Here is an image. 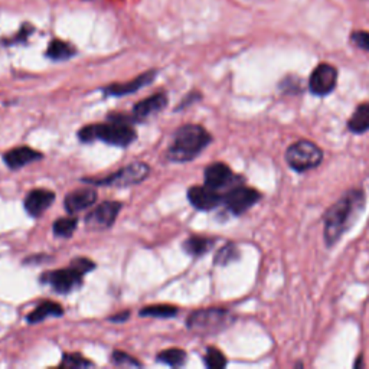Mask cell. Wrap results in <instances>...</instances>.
Instances as JSON below:
<instances>
[{
    "mask_svg": "<svg viewBox=\"0 0 369 369\" xmlns=\"http://www.w3.org/2000/svg\"><path fill=\"white\" fill-rule=\"evenodd\" d=\"M365 206V193L361 189L349 190L325 213V240L334 245L358 220Z\"/></svg>",
    "mask_w": 369,
    "mask_h": 369,
    "instance_id": "6da1fadb",
    "label": "cell"
},
{
    "mask_svg": "<svg viewBox=\"0 0 369 369\" xmlns=\"http://www.w3.org/2000/svg\"><path fill=\"white\" fill-rule=\"evenodd\" d=\"M211 142V134L202 126L186 124L174 134V140L167 149V159L177 163L190 162L199 156Z\"/></svg>",
    "mask_w": 369,
    "mask_h": 369,
    "instance_id": "7a4b0ae2",
    "label": "cell"
},
{
    "mask_svg": "<svg viewBox=\"0 0 369 369\" xmlns=\"http://www.w3.org/2000/svg\"><path fill=\"white\" fill-rule=\"evenodd\" d=\"M108 122L110 123L107 124H91L83 127L79 133L81 142L90 143L94 140H103L113 146L126 147L138 138L136 130L130 126V123L111 119H108Z\"/></svg>",
    "mask_w": 369,
    "mask_h": 369,
    "instance_id": "3957f363",
    "label": "cell"
},
{
    "mask_svg": "<svg viewBox=\"0 0 369 369\" xmlns=\"http://www.w3.org/2000/svg\"><path fill=\"white\" fill-rule=\"evenodd\" d=\"M232 322V315L225 309H204L188 318V329L201 336L217 335Z\"/></svg>",
    "mask_w": 369,
    "mask_h": 369,
    "instance_id": "277c9868",
    "label": "cell"
},
{
    "mask_svg": "<svg viewBox=\"0 0 369 369\" xmlns=\"http://www.w3.org/2000/svg\"><path fill=\"white\" fill-rule=\"evenodd\" d=\"M288 166L296 172H306L318 167L323 161V151L319 146L309 140H299L286 151Z\"/></svg>",
    "mask_w": 369,
    "mask_h": 369,
    "instance_id": "5b68a950",
    "label": "cell"
},
{
    "mask_svg": "<svg viewBox=\"0 0 369 369\" xmlns=\"http://www.w3.org/2000/svg\"><path fill=\"white\" fill-rule=\"evenodd\" d=\"M149 166L142 162H136L131 163L115 173H113L111 177H107L104 179H95L88 182H92L95 185H101V186H130V185H138L143 182L149 177Z\"/></svg>",
    "mask_w": 369,
    "mask_h": 369,
    "instance_id": "8992f818",
    "label": "cell"
},
{
    "mask_svg": "<svg viewBox=\"0 0 369 369\" xmlns=\"http://www.w3.org/2000/svg\"><path fill=\"white\" fill-rule=\"evenodd\" d=\"M260 198L261 195L259 190L247 186H237L231 189L227 195H224V204L232 213L241 215V213L247 212L252 205H256Z\"/></svg>",
    "mask_w": 369,
    "mask_h": 369,
    "instance_id": "52a82bcc",
    "label": "cell"
},
{
    "mask_svg": "<svg viewBox=\"0 0 369 369\" xmlns=\"http://www.w3.org/2000/svg\"><path fill=\"white\" fill-rule=\"evenodd\" d=\"M120 211H122L120 202L115 201L103 202L88 213L85 218V225L92 231H104L114 224Z\"/></svg>",
    "mask_w": 369,
    "mask_h": 369,
    "instance_id": "ba28073f",
    "label": "cell"
},
{
    "mask_svg": "<svg viewBox=\"0 0 369 369\" xmlns=\"http://www.w3.org/2000/svg\"><path fill=\"white\" fill-rule=\"evenodd\" d=\"M42 281L49 284L58 293H69V291L80 287L83 283V274L69 267L65 270L48 271L42 276Z\"/></svg>",
    "mask_w": 369,
    "mask_h": 369,
    "instance_id": "9c48e42d",
    "label": "cell"
},
{
    "mask_svg": "<svg viewBox=\"0 0 369 369\" xmlns=\"http://www.w3.org/2000/svg\"><path fill=\"white\" fill-rule=\"evenodd\" d=\"M338 83V71L329 64H320L310 75L309 88L315 95H327L332 92Z\"/></svg>",
    "mask_w": 369,
    "mask_h": 369,
    "instance_id": "30bf717a",
    "label": "cell"
},
{
    "mask_svg": "<svg viewBox=\"0 0 369 369\" xmlns=\"http://www.w3.org/2000/svg\"><path fill=\"white\" fill-rule=\"evenodd\" d=\"M189 202L199 211L215 209L220 204L224 202L221 193L209 186H193L188 190Z\"/></svg>",
    "mask_w": 369,
    "mask_h": 369,
    "instance_id": "8fae6325",
    "label": "cell"
},
{
    "mask_svg": "<svg viewBox=\"0 0 369 369\" xmlns=\"http://www.w3.org/2000/svg\"><path fill=\"white\" fill-rule=\"evenodd\" d=\"M55 201V193L48 189H35L28 193L25 199V209L31 217L38 218L52 205Z\"/></svg>",
    "mask_w": 369,
    "mask_h": 369,
    "instance_id": "7c38bea8",
    "label": "cell"
},
{
    "mask_svg": "<svg viewBox=\"0 0 369 369\" xmlns=\"http://www.w3.org/2000/svg\"><path fill=\"white\" fill-rule=\"evenodd\" d=\"M167 95L165 92H159V94H154L146 100H142L140 103H138L133 108V117L138 120V122H143L149 117H151L153 114H158L161 113L166 106H167Z\"/></svg>",
    "mask_w": 369,
    "mask_h": 369,
    "instance_id": "4fadbf2b",
    "label": "cell"
},
{
    "mask_svg": "<svg viewBox=\"0 0 369 369\" xmlns=\"http://www.w3.org/2000/svg\"><path fill=\"white\" fill-rule=\"evenodd\" d=\"M232 179H234V173L225 163H212L205 169V185L209 188L218 190L228 186Z\"/></svg>",
    "mask_w": 369,
    "mask_h": 369,
    "instance_id": "5bb4252c",
    "label": "cell"
},
{
    "mask_svg": "<svg viewBox=\"0 0 369 369\" xmlns=\"http://www.w3.org/2000/svg\"><path fill=\"white\" fill-rule=\"evenodd\" d=\"M5 163L10 167V169H21L29 163H33L36 161L42 159V153L36 151L35 149L31 147H16L12 149L10 151H8L5 156Z\"/></svg>",
    "mask_w": 369,
    "mask_h": 369,
    "instance_id": "9a60e30c",
    "label": "cell"
},
{
    "mask_svg": "<svg viewBox=\"0 0 369 369\" xmlns=\"http://www.w3.org/2000/svg\"><path fill=\"white\" fill-rule=\"evenodd\" d=\"M95 201H97L95 190L84 188L68 193V197L65 198V208L69 213H76L92 206Z\"/></svg>",
    "mask_w": 369,
    "mask_h": 369,
    "instance_id": "2e32d148",
    "label": "cell"
},
{
    "mask_svg": "<svg viewBox=\"0 0 369 369\" xmlns=\"http://www.w3.org/2000/svg\"><path fill=\"white\" fill-rule=\"evenodd\" d=\"M154 75H156V72L154 71H149V72H145L142 75H139L138 79L131 80L130 83H126V84H113L110 87H107L104 91L107 95H127V94H131L134 91L140 90L142 87L150 84L154 79Z\"/></svg>",
    "mask_w": 369,
    "mask_h": 369,
    "instance_id": "e0dca14e",
    "label": "cell"
},
{
    "mask_svg": "<svg viewBox=\"0 0 369 369\" xmlns=\"http://www.w3.org/2000/svg\"><path fill=\"white\" fill-rule=\"evenodd\" d=\"M64 315V309L61 304L55 302H44L41 306H38L33 312L28 316L29 323H40L48 318H60Z\"/></svg>",
    "mask_w": 369,
    "mask_h": 369,
    "instance_id": "ac0fdd59",
    "label": "cell"
},
{
    "mask_svg": "<svg viewBox=\"0 0 369 369\" xmlns=\"http://www.w3.org/2000/svg\"><path fill=\"white\" fill-rule=\"evenodd\" d=\"M347 129L352 133H365L369 130V104H361L347 122Z\"/></svg>",
    "mask_w": 369,
    "mask_h": 369,
    "instance_id": "d6986e66",
    "label": "cell"
},
{
    "mask_svg": "<svg viewBox=\"0 0 369 369\" xmlns=\"http://www.w3.org/2000/svg\"><path fill=\"white\" fill-rule=\"evenodd\" d=\"M213 245V240L206 238V237H190L183 243V249L188 252L189 256H204L206 252L212 248Z\"/></svg>",
    "mask_w": 369,
    "mask_h": 369,
    "instance_id": "ffe728a7",
    "label": "cell"
},
{
    "mask_svg": "<svg viewBox=\"0 0 369 369\" xmlns=\"http://www.w3.org/2000/svg\"><path fill=\"white\" fill-rule=\"evenodd\" d=\"M74 54H75V49L69 44L60 41V40L52 41L47 51V55L51 58V60H55V61L69 60Z\"/></svg>",
    "mask_w": 369,
    "mask_h": 369,
    "instance_id": "44dd1931",
    "label": "cell"
},
{
    "mask_svg": "<svg viewBox=\"0 0 369 369\" xmlns=\"http://www.w3.org/2000/svg\"><path fill=\"white\" fill-rule=\"evenodd\" d=\"M178 315V307H174L172 304H154V306H147L140 310V316H150V318H173Z\"/></svg>",
    "mask_w": 369,
    "mask_h": 369,
    "instance_id": "7402d4cb",
    "label": "cell"
},
{
    "mask_svg": "<svg viewBox=\"0 0 369 369\" xmlns=\"http://www.w3.org/2000/svg\"><path fill=\"white\" fill-rule=\"evenodd\" d=\"M79 225V220L76 218H60L56 220L54 224V234L58 237H71L74 234V231Z\"/></svg>",
    "mask_w": 369,
    "mask_h": 369,
    "instance_id": "603a6c76",
    "label": "cell"
},
{
    "mask_svg": "<svg viewBox=\"0 0 369 369\" xmlns=\"http://www.w3.org/2000/svg\"><path fill=\"white\" fill-rule=\"evenodd\" d=\"M158 359L163 363L170 365V366H179L185 362L186 354H185V351H182V349L172 347V349H166V351H162L158 355Z\"/></svg>",
    "mask_w": 369,
    "mask_h": 369,
    "instance_id": "cb8c5ba5",
    "label": "cell"
},
{
    "mask_svg": "<svg viewBox=\"0 0 369 369\" xmlns=\"http://www.w3.org/2000/svg\"><path fill=\"white\" fill-rule=\"evenodd\" d=\"M205 363L211 369H221L227 365V359L220 349L209 347L205 355Z\"/></svg>",
    "mask_w": 369,
    "mask_h": 369,
    "instance_id": "d4e9b609",
    "label": "cell"
},
{
    "mask_svg": "<svg viewBox=\"0 0 369 369\" xmlns=\"http://www.w3.org/2000/svg\"><path fill=\"white\" fill-rule=\"evenodd\" d=\"M238 259V249L234 244H228L224 248L218 251V254L215 257V264L220 265H227L232 261H236Z\"/></svg>",
    "mask_w": 369,
    "mask_h": 369,
    "instance_id": "484cf974",
    "label": "cell"
},
{
    "mask_svg": "<svg viewBox=\"0 0 369 369\" xmlns=\"http://www.w3.org/2000/svg\"><path fill=\"white\" fill-rule=\"evenodd\" d=\"M91 365L92 363L80 354H65L60 366L68 368V369H76V368H87Z\"/></svg>",
    "mask_w": 369,
    "mask_h": 369,
    "instance_id": "4316f807",
    "label": "cell"
},
{
    "mask_svg": "<svg viewBox=\"0 0 369 369\" xmlns=\"http://www.w3.org/2000/svg\"><path fill=\"white\" fill-rule=\"evenodd\" d=\"M71 267L84 276L85 273H90V271H92L95 268V264L90 259L79 257V259H75L71 261Z\"/></svg>",
    "mask_w": 369,
    "mask_h": 369,
    "instance_id": "83f0119b",
    "label": "cell"
},
{
    "mask_svg": "<svg viewBox=\"0 0 369 369\" xmlns=\"http://www.w3.org/2000/svg\"><path fill=\"white\" fill-rule=\"evenodd\" d=\"M113 362L115 365H120V366H140L142 363L139 361H136L133 356L120 352V351H115L113 354Z\"/></svg>",
    "mask_w": 369,
    "mask_h": 369,
    "instance_id": "f1b7e54d",
    "label": "cell"
},
{
    "mask_svg": "<svg viewBox=\"0 0 369 369\" xmlns=\"http://www.w3.org/2000/svg\"><path fill=\"white\" fill-rule=\"evenodd\" d=\"M352 42L356 47L369 51V33L368 32H355L352 35Z\"/></svg>",
    "mask_w": 369,
    "mask_h": 369,
    "instance_id": "f546056e",
    "label": "cell"
},
{
    "mask_svg": "<svg viewBox=\"0 0 369 369\" xmlns=\"http://www.w3.org/2000/svg\"><path fill=\"white\" fill-rule=\"evenodd\" d=\"M129 316H130L129 312H123V313H119V315H115V316H111L110 320H111V322H115V323H122V322L127 320Z\"/></svg>",
    "mask_w": 369,
    "mask_h": 369,
    "instance_id": "4dcf8cb0",
    "label": "cell"
}]
</instances>
